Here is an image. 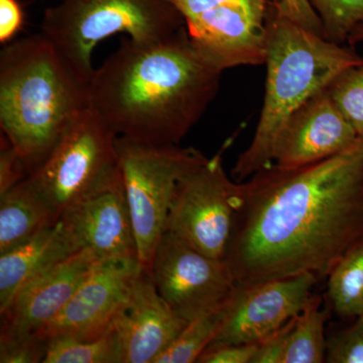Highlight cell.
<instances>
[{
    "instance_id": "20",
    "label": "cell",
    "mask_w": 363,
    "mask_h": 363,
    "mask_svg": "<svg viewBox=\"0 0 363 363\" xmlns=\"http://www.w3.org/2000/svg\"><path fill=\"white\" fill-rule=\"evenodd\" d=\"M328 297L338 316L354 319L363 315V241L328 274Z\"/></svg>"
},
{
    "instance_id": "7",
    "label": "cell",
    "mask_w": 363,
    "mask_h": 363,
    "mask_svg": "<svg viewBox=\"0 0 363 363\" xmlns=\"http://www.w3.org/2000/svg\"><path fill=\"white\" fill-rule=\"evenodd\" d=\"M119 169L135 231L138 259L149 272L182 177L206 157L194 147L117 136Z\"/></svg>"
},
{
    "instance_id": "11",
    "label": "cell",
    "mask_w": 363,
    "mask_h": 363,
    "mask_svg": "<svg viewBox=\"0 0 363 363\" xmlns=\"http://www.w3.org/2000/svg\"><path fill=\"white\" fill-rule=\"evenodd\" d=\"M317 279L306 272L253 285L238 284L222 307L220 326L210 345L259 343L304 310Z\"/></svg>"
},
{
    "instance_id": "8",
    "label": "cell",
    "mask_w": 363,
    "mask_h": 363,
    "mask_svg": "<svg viewBox=\"0 0 363 363\" xmlns=\"http://www.w3.org/2000/svg\"><path fill=\"white\" fill-rule=\"evenodd\" d=\"M189 38L222 71L266 63L274 0H171Z\"/></svg>"
},
{
    "instance_id": "29",
    "label": "cell",
    "mask_w": 363,
    "mask_h": 363,
    "mask_svg": "<svg viewBox=\"0 0 363 363\" xmlns=\"http://www.w3.org/2000/svg\"><path fill=\"white\" fill-rule=\"evenodd\" d=\"M257 344H219L208 346L199 363H252Z\"/></svg>"
},
{
    "instance_id": "25",
    "label": "cell",
    "mask_w": 363,
    "mask_h": 363,
    "mask_svg": "<svg viewBox=\"0 0 363 363\" xmlns=\"http://www.w3.org/2000/svg\"><path fill=\"white\" fill-rule=\"evenodd\" d=\"M325 362L363 363V315L327 337Z\"/></svg>"
},
{
    "instance_id": "31",
    "label": "cell",
    "mask_w": 363,
    "mask_h": 363,
    "mask_svg": "<svg viewBox=\"0 0 363 363\" xmlns=\"http://www.w3.org/2000/svg\"><path fill=\"white\" fill-rule=\"evenodd\" d=\"M23 13L18 0H0V42L6 45L21 30Z\"/></svg>"
},
{
    "instance_id": "4",
    "label": "cell",
    "mask_w": 363,
    "mask_h": 363,
    "mask_svg": "<svg viewBox=\"0 0 363 363\" xmlns=\"http://www.w3.org/2000/svg\"><path fill=\"white\" fill-rule=\"evenodd\" d=\"M352 48L334 44L279 16L274 2L267 39L264 104L252 143L233 169L238 182L274 164V147L289 117L339 74L362 65Z\"/></svg>"
},
{
    "instance_id": "23",
    "label": "cell",
    "mask_w": 363,
    "mask_h": 363,
    "mask_svg": "<svg viewBox=\"0 0 363 363\" xmlns=\"http://www.w3.org/2000/svg\"><path fill=\"white\" fill-rule=\"evenodd\" d=\"M321 21L325 39L347 43L350 33L363 25V0H309Z\"/></svg>"
},
{
    "instance_id": "18",
    "label": "cell",
    "mask_w": 363,
    "mask_h": 363,
    "mask_svg": "<svg viewBox=\"0 0 363 363\" xmlns=\"http://www.w3.org/2000/svg\"><path fill=\"white\" fill-rule=\"evenodd\" d=\"M59 220L51 206L23 179L0 197V253L18 247Z\"/></svg>"
},
{
    "instance_id": "9",
    "label": "cell",
    "mask_w": 363,
    "mask_h": 363,
    "mask_svg": "<svg viewBox=\"0 0 363 363\" xmlns=\"http://www.w3.org/2000/svg\"><path fill=\"white\" fill-rule=\"evenodd\" d=\"M222 152L206 157L179 180L164 230L219 259L225 257L233 233L236 189L224 169Z\"/></svg>"
},
{
    "instance_id": "22",
    "label": "cell",
    "mask_w": 363,
    "mask_h": 363,
    "mask_svg": "<svg viewBox=\"0 0 363 363\" xmlns=\"http://www.w3.org/2000/svg\"><path fill=\"white\" fill-rule=\"evenodd\" d=\"M222 307L223 305L189 322L178 337L162 351L154 363L197 362L198 358L212 343L218 331L222 320Z\"/></svg>"
},
{
    "instance_id": "13",
    "label": "cell",
    "mask_w": 363,
    "mask_h": 363,
    "mask_svg": "<svg viewBox=\"0 0 363 363\" xmlns=\"http://www.w3.org/2000/svg\"><path fill=\"white\" fill-rule=\"evenodd\" d=\"M358 140L325 88L289 117L277 140L274 164L286 169L314 164L345 152Z\"/></svg>"
},
{
    "instance_id": "26",
    "label": "cell",
    "mask_w": 363,
    "mask_h": 363,
    "mask_svg": "<svg viewBox=\"0 0 363 363\" xmlns=\"http://www.w3.org/2000/svg\"><path fill=\"white\" fill-rule=\"evenodd\" d=\"M48 340L35 333L0 332V362H44Z\"/></svg>"
},
{
    "instance_id": "19",
    "label": "cell",
    "mask_w": 363,
    "mask_h": 363,
    "mask_svg": "<svg viewBox=\"0 0 363 363\" xmlns=\"http://www.w3.org/2000/svg\"><path fill=\"white\" fill-rule=\"evenodd\" d=\"M327 319L328 312L322 309L321 298L311 297L304 310L294 318L283 363L325 362Z\"/></svg>"
},
{
    "instance_id": "21",
    "label": "cell",
    "mask_w": 363,
    "mask_h": 363,
    "mask_svg": "<svg viewBox=\"0 0 363 363\" xmlns=\"http://www.w3.org/2000/svg\"><path fill=\"white\" fill-rule=\"evenodd\" d=\"M43 363H121V357L116 336L111 329L98 338L57 336L48 339Z\"/></svg>"
},
{
    "instance_id": "10",
    "label": "cell",
    "mask_w": 363,
    "mask_h": 363,
    "mask_svg": "<svg viewBox=\"0 0 363 363\" xmlns=\"http://www.w3.org/2000/svg\"><path fill=\"white\" fill-rule=\"evenodd\" d=\"M149 272L162 298L187 322L220 307L238 285L225 260L198 252L168 231L157 243Z\"/></svg>"
},
{
    "instance_id": "5",
    "label": "cell",
    "mask_w": 363,
    "mask_h": 363,
    "mask_svg": "<svg viewBox=\"0 0 363 363\" xmlns=\"http://www.w3.org/2000/svg\"><path fill=\"white\" fill-rule=\"evenodd\" d=\"M184 26L171 0H62L45 9L40 33L90 83L92 54L102 40L125 33L136 42H152Z\"/></svg>"
},
{
    "instance_id": "17",
    "label": "cell",
    "mask_w": 363,
    "mask_h": 363,
    "mask_svg": "<svg viewBox=\"0 0 363 363\" xmlns=\"http://www.w3.org/2000/svg\"><path fill=\"white\" fill-rule=\"evenodd\" d=\"M77 252L75 241L60 219L18 247L0 253V313L28 281Z\"/></svg>"
},
{
    "instance_id": "28",
    "label": "cell",
    "mask_w": 363,
    "mask_h": 363,
    "mask_svg": "<svg viewBox=\"0 0 363 363\" xmlns=\"http://www.w3.org/2000/svg\"><path fill=\"white\" fill-rule=\"evenodd\" d=\"M274 6L279 16L289 18L310 32L324 37L321 21L309 0H274Z\"/></svg>"
},
{
    "instance_id": "30",
    "label": "cell",
    "mask_w": 363,
    "mask_h": 363,
    "mask_svg": "<svg viewBox=\"0 0 363 363\" xmlns=\"http://www.w3.org/2000/svg\"><path fill=\"white\" fill-rule=\"evenodd\" d=\"M295 318V317H294ZM274 332L272 335L257 343V352L252 363H283L286 347L289 332L292 327L293 320Z\"/></svg>"
},
{
    "instance_id": "16",
    "label": "cell",
    "mask_w": 363,
    "mask_h": 363,
    "mask_svg": "<svg viewBox=\"0 0 363 363\" xmlns=\"http://www.w3.org/2000/svg\"><path fill=\"white\" fill-rule=\"evenodd\" d=\"M100 260L90 250H81L28 281L0 313V332L39 331L59 314Z\"/></svg>"
},
{
    "instance_id": "12",
    "label": "cell",
    "mask_w": 363,
    "mask_h": 363,
    "mask_svg": "<svg viewBox=\"0 0 363 363\" xmlns=\"http://www.w3.org/2000/svg\"><path fill=\"white\" fill-rule=\"evenodd\" d=\"M135 259H101L54 319L35 334L44 339L101 337L130 296L142 271Z\"/></svg>"
},
{
    "instance_id": "24",
    "label": "cell",
    "mask_w": 363,
    "mask_h": 363,
    "mask_svg": "<svg viewBox=\"0 0 363 363\" xmlns=\"http://www.w3.org/2000/svg\"><path fill=\"white\" fill-rule=\"evenodd\" d=\"M326 89L359 138H363V64L339 74Z\"/></svg>"
},
{
    "instance_id": "27",
    "label": "cell",
    "mask_w": 363,
    "mask_h": 363,
    "mask_svg": "<svg viewBox=\"0 0 363 363\" xmlns=\"http://www.w3.org/2000/svg\"><path fill=\"white\" fill-rule=\"evenodd\" d=\"M28 177L25 164L6 136L1 138L0 150V197Z\"/></svg>"
},
{
    "instance_id": "14",
    "label": "cell",
    "mask_w": 363,
    "mask_h": 363,
    "mask_svg": "<svg viewBox=\"0 0 363 363\" xmlns=\"http://www.w3.org/2000/svg\"><path fill=\"white\" fill-rule=\"evenodd\" d=\"M188 323L162 298L143 267L111 325L121 363H154Z\"/></svg>"
},
{
    "instance_id": "1",
    "label": "cell",
    "mask_w": 363,
    "mask_h": 363,
    "mask_svg": "<svg viewBox=\"0 0 363 363\" xmlns=\"http://www.w3.org/2000/svg\"><path fill=\"white\" fill-rule=\"evenodd\" d=\"M363 241V138L298 168L277 164L236 183L224 260L240 285L328 277Z\"/></svg>"
},
{
    "instance_id": "6",
    "label": "cell",
    "mask_w": 363,
    "mask_h": 363,
    "mask_svg": "<svg viewBox=\"0 0 363 363\" xmlns=\"http://www.w3.org/2000/svg\"><path fill=\"white\" fill-rule=\"evenodd\" d=\"M116 140L114 131L90 106L26 180L61 219L121 177Z\"/></svg>"
},
{
    "instance_id": "3",
    "label": "cell",
    "mask_w": 363,
    "mask_h": 363,
    "mask_svg": "<svg viewBox=\"0 0 363 363\" xmlns=\"http://www.w3.org/2000/svg\"><path fill=\"white\" fill-rule=\"evenodd\" d=\"M89 86L40 33L4 45L0 52V126L28 176L89 108Z\"/></svg>"
},
{
    "instance_id": "2",
    "label": "cell",
    "mask_w": 363,
    "mask_h": 363,
    "mask_svg": "<svg viewBox=\"0 0 363 363\" xmlns=\"http://www.w3.org/2000/svg\"><path fill=\"white\" fill-rule=\"evenodd\" d=\"M222 73L186 26L152 42L128 38L94 69L90 106L117 136L180 145L213 101Z\"/></svg>"
},
{
    "instance_id": "15",
    "label": "cell",
    "mask_w": 363,
    "mask_h": 363,
    "mask_svg": "<svg viewBox=\"0 0 363 363\" xmlns=\"http://www.w3.org/2000/svg\"><path fill=\"white\" fill-rule=\"evenodd\" d=\"M78 250L101 259H138V247L123 178L90 196L61 217Z\"/></svg>"
},
{
    "instance_id": "32",
    "label": "cell",
    "mask_w": 363,
    "mask_h": 363,
    "mask_svg": "<svg viewBox=\"0 0 363 363\" xmlns=\"http://www.w3.org/2000/svg\"><path fill=\"white\" fill-rule=\"evenodd\" d=\"M363 42V25H360L350 33V38H348L347 43L350 47H353L358 44V43Z\"/></svg>"
}]
</instances>
